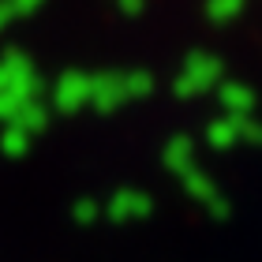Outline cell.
<instances>
[{"instance_id":"1","label":"cell","mask_w":262,"mask_h":262,"mask_svg":"<svg viewBox=\"0 0 262 262\" xmlns=\"http://www.w3.org/2000/svg\"><path fill=\"white\" fill-rule=\"evenodd\" d=\"M221 75H225V68H221V60L217 56H210V53H187V60L180 64V75H176V94H206V90H213L221 82Z\"/></svg>"},{"instance_id":"2","label":"cell","mask_w":262,"mask_h":262,"mask_svg":"<svg viewBox=\"0 0 262 262\" xmlns=\"http://www.w3.org/2000/svg\"><path fill=\"white\" fill-rule=\"evenodd\" d=\"M217 101H221V109L229 113V116H251L255 109V94L244 86V82H236V79H221L217 82Z\"/></svg>"},{"instance_id":"3","label":"cell","mask_w":262,"mask_h":262,"mask_svg":"<svg viewBox=\"0 0 262 262\" xmlns=\"http://www.w3.org/2000/svg\"><path fill=\"white\" fill-rule=\"evenodd\" d=\"M244 8H247V0H210L206 15H210V23H232Z\"/></svg>"}]
</instances>
